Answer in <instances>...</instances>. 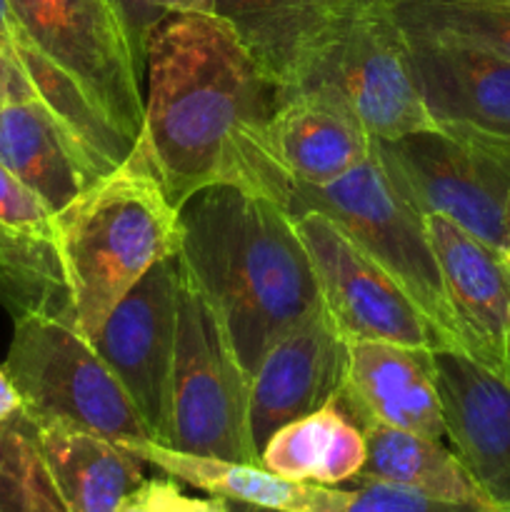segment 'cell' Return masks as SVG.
<instances>
[{
  "mask_svg": "<svg viewBox=\"0 0 510 512\" xmlns=\"http://www.w3.org/2000/svg\"><path fill=\"white\" fill-rule=\"evenodd\" d=\"M285 93L218 15H165L145 48L138 143L168 198L180 208L208 185L268 198L263 133Z\"/></svg>",
  "mask_w": 510,
  "mask_h": 512,
  "instance_id": "6da1fadb",
  "label": "cell"
},
{
  "mask_svg": "<svg viewBox=\"0 0 510 512\" xmlns=\"http://www.w3.org/2000/svg\"><path fill=\"white\" fill-rule=\"evenodd\" d=\"M178 213L180 260L253 378L265 350L323 305L293 215L238 185H208Z\"/></svg>",
  "mask_w": 510,
  "mask_h": 512,
  "instance_id": "7a4b0ae2",
  "label": "cell"
},
{
  "mask_svg": "<svg viewBox=\"0 0 510 512\" xmlns=\"http://www.w3.org/2000/svg\"><path fill=\"white\" fill-rule=\"evenodd\" d=\"M73 323L93 338L125 293L180 250V213L143 145L58 215Z\"/></svg>",
  "mask_w": 510,
  "mask_h": 512,
  "instance_id": "3957f363",
  "label": "cell"
},
{
  "mask_svg": "<svg viewBox=\"0 0 510 512\" xmlns=\"http://www.w3.org/2000/svg\"><path fill=\"white\" fill-rule=\"evenodd\" d=\"M155 443L180 453L260 465L250 433V378L218 310L180 260L178 340L163 428Z\"/></svg>",
  "mask_w": 510,
  "mask_h": 512,
  "instance_id": "277c9868",
  "label": "cell"
},
{
  "mask_svg": "<svg viewBox=\"0 0 510 512\" xmlns=\"http://www.w3.org/2000/svg\"><path fill=\"white\" fill-rule=\"evenodd\" d=\"M3 368L38 428L58 425L115 443L153 440L123 383L68 315L18 313Z\"/></svg>",
  "mask_w": 510,
  "mask_h": 512,
  "instance_id": "5b68a950",
  "label": "cell"
},
{
  "mask_svg": "<svg viewBox=\"0 0 510 512\" xmlns=\"http://www.w3.org/2000/svg\"><path fill=\"white\" fill-rule=\"evenodd\" d=\"M285 90L338 100L373 140L438 125L425 105L408 35L388 0H358L298 65Z\"/></svg>",
  "mask_w": 510,
  "mask_h": 512,
  "instance_id": "8992f818",
  "label": "cell"
},
{
  "mask_svg": "<svg viewBox=\"0 0 510 512\" xmlns=\"http://www.w3.org/2000/svg\"><path fill=\"white\" fill-rule=\"evenodd\" d=\"M373 150L420 215H440L508 255L510 138L468 123H438Z\"/></svg>",
  "mask_w": 510,
  "mask_h": 512,
  "instance_id": "52a82bcc",
  "label": "cell"
},
{
  "mask_svg": "<svg viewBox=\"0 0 510 512\" xmlns=\"http://www.w3.org/2000/svg\"><path fill=\"white\" fill-rule=\"evenodd\" d=\"M283 208L293 218L315 210L333 220L363 253L403 285L433 325L440 348L463 353L423 215L398 193L375 150L333 183L290 185Z\"/></svg>",
  "mask_w": 510,
  "mask_h": 512,
  "instance_id": "ba28073f",
  "label": "cell"
},
{
  "mask_svg": "<svg viewBox=\"0 0 510 512\" xmlns=\"http://www.w3.org/2000/svg\"><path fill=\"white\" fill-rule=\"evenodd\" d=\"M40 53L135 145L143 130V70L108 0H8Z\"/></svg>",
  "mask_w": 510,
  "mask_h": 512,
  "instance_id": "9c48e42d",
  "label": "cell"
},
{
  "mask_svg": "<svg viewBox=\"0 0 510 512\" xmlns=\"http://www.w3.org/2000/svg\"><path fill=\"white\" fill-rule=\"evenodd\" d=\"M293 220L308 250L323 308L348 343L380 340L443 350L433 325L403 285L363 253L333 220L315 210H305Z\"/></svg>",
  "mask_w": 510,
  "mask_h": 512,
  "instance_id": "30bf717a",
  "label": "cell"
},
{
  "mask_svg": "<svg viewBox=\"0 0 510 512\" xmlns=\"http://www.w3.org/2000/svg\"><path fill=\"white\" fill-rule=\"evenodd\" d=\"M180 255L155 263L93 335V345L138 408L153 440L165 418L178 340Z\"/></svg>",
  "mask_w": 510,
  "mask_h": 512,
  "instance_id": "8fae6325",
  "label": "cell"
},
{
  "mask_svg": "<svg viewBox=\"0 0 510 512\" xmlns=\"http://www.w3.org/2000/svg\"><path fill=\"white\" fill-rule=\"evenodd\" d=\"M350 343L328 310H318L280 335L250 378V433L258 453L270 435L343 393Z\"/></svg>",
  "mask_w": 510,
  "mask_h": 512,
  "instance_id": "7c38bea8",
  "label": "cell"
},
{
  "mask_svg": "<svg viewBox=\"0 0 510 512\" xmlns=\"http://www.w3.org/2000/svg\"><path fill=\"white\" fill-rule=\"evenodd\" d=\"M468 358L510 383V258L440 215H423Z\"/></svg>",
  "mask_w": 510,
  "mask_h": 512,
  "instance_id": "4fadbf2b",
  "label": "cell"
},
{
  "mask_svg": "<svg viewBox=\"0 0 510 512\" xmlns=\"http://www.w3.org/2000/svg\"><path fill=\"white\" fill-rule=\"evenodd\" d=\"M373 155V138L338 100L288 90L263 133L268 198L283 205L290 185H325Z\"/></svg>",
  "mask_w": 510,
  "mask_h": 512,
  "instance_id": "5bb4252c",
  "label": "cell"
},
{
  "mask_svg": "<svg viewBox=\"0 0 510 512\" xmlns=\"http://www.w3.org/2000/svg\"><path fill=\"white\" fill-rule=\"evenodd\" d=\"M445 438L498 512H510V383L455 350H433Z\"/></svg>",
  "mask_w": 510,
  "mask_h": 512,
  "instance_id": "9a60e30c",
  "label": "cell"
},
{
  "mask_svg": "<svg viewBox=\"0 0 510 512\" xmlns=\"http://www.w3.org/2000/svg\"><path fill=\"white\" fill-rule=\"evenodd\" d=\"M338 405L360 430L383 425L448 443L430 348L380 340L350 343Z\"/></svg>",
  "mask_w": 510,
  "mask_h": 512,
  "instance_id": "2e32d148",
  "label": "cell"
},
{
  "mask_svg": "<svg viewBox=\"0 0 510 512\" xmlns=\"http://www.w3.org/2000/svg\"><path fill=\"white\" fill-rule=\"evenodd\" d=\"M0 165L55 215L115 170L40 100L0 105Z\"/></svg>",
  "mask_w": 510,
  "mask_h": 512,
  "instance_id": "e0dca14e",
  "label": "cell"
},
{
  "mask_svg": "<svg viewBox=\"0 0 510 512\" xmlns=\"http://www.w3.org/2000/svg\"><path fill=\"white\" fill-rule=\"evenodd\" d=\"M405 35L425 105L438 123H468L510 138V60L458 40Z\"/></svg>",
  "mask_w": 510,
  "mask_h": 512,
  "instance_id": "ac0fdd59",
  "label": "cell"
},
{
  "mask_svg": "<svg viewBox=\"0 0 510 512\" xmlns=\"http://www.w3.org/2000/svg\"><path fill=\"white\" fill-rule=\"evenodd\" d=\"M0 283L18 308L68 315L58 215L0 165Z\"/></svg>",
  "mask_w": 510,
  "mask_h": 512,
  "instance_id": "d6986e66",
  "label": "cell"
},
{
  "mask_svg": "<svg viewBox=\"0 0 510 512\" xmlns=\"http://www.w3.org/2000/svg\"><path fill=\"white\" fill-rule=\"evenodd\" d=\"M120 445L168 478L203 490L208 495H218L223 500L288 512H345L348 508L350 490L315 483H293V480L270 473L263 463H235V460L180 453V450L155 443V440Z\"/></svg>",
  "mask_w": 510,
  "mask_h": 512,
  "instance_id": "ffe728a7",
  "label": "cell"
},
{
  "mask_svg": "<svg viewBox=\"0 0 510 512\" xmlns=\"http://www.w3.org/2000/svg\"><path fill=\"white\" fill-rule=\"evenodd\" d=\"M40 453L68 512H118L145 480V460L120 443L73 428H38Z\"/></svg>",
  "mask_w": 510,
  "mask_h": 512,
  "instance_id": "44dd1931",
  "label": "cell"
},
{
  "mask_svg": "<svg viewBox=\"0 0 510 512\" xmlns=\"http://www.w3.org/2000/svg\"><path fill=\"white\" fill-rule=\"evenodd\" d=\"M358 0H215L213 15L233 28L260 65L288 88L305 55Z\"/></svg>",
  "mask_w": 510,
  "mask_h": 512,
  "instance_id": "7402d4cb",
  "label": "cell"
},
{
  "mask_svg": "<svg viewBox=\"0 0 510 512\" xmlns=\"http://www.w3.org/2000/svg\"><path fill=\"white\" fill-rule=\"evenodd\" d=\"M365 455V433L338 400L275 430L260 450V460L270 473L293 483L330 488L350 483L363 468Z\"/></svg>",
  "mask_w": 510,
  "mask_h": 512,
  "instance_id": "603a6c76",
  "label": "cell"
},
{
  "mask_svg": "<svg viewBox=\"0 0 510 512\" xmlns=\"http://www.w3.org/2000/svg\"><path fill=\"white\" fill-rule=\"evenodd\" d=\"M363 433L368 455L350 483L398 485L440 500H485L445 440L383 425H370Z\"/></svg>",
  "mask_w": 510,
  "mask_h": 512,
  "instance_id": "cb8c5ba5",
  "label": "cell"
},
{
  "mask_svg": "<svg viewBox=\"0 0 510 512\" xmlns=\"http://www.w3.org/2000/svg\"><path fill=\"white\" fill-rule=\"evenodd\" d=\"M408 33L458 40L510 60V8L478 0H388Z\"/></svg>",
  "mask_w": 510,
  "mask_h": 512,
  "instance_id": "d4e9b609",
  "label": "cell"
},
{
  "mask_svg": "<svg viewBox=\"0 0 510 512\" xmlns=\"http://www.w3.org/2000/svg\"><path fill=\"white\" fill-rule=\"evenodd\" d=\"M0 512H68L25 413L0 423Z\"/></svg>",
  "mask_w": 510,
  "mask_h": 512,
  "instance_id": "484cf974",
  "label": "cell"
},
{
  "mask_svg": "<svg viewBox=\"0 0 510 512\" xmlns=\"http://www.w3.org/2000/svg\"><path fill=\"white\" fill-rule=\"evenodd\" d=\"M345 512H498L485 500H440L385 483H353Z\"/></svg>",
  "mask_w": 510,
  "mask_h": 512,
  "instance_id": "4316f807",
  "label": "cell"
},
{
  "mask_svg": "<svg viewBox=\"0 0 510 512\" xmlns=\"http://www.w3.org/2000/svg\"><path fill=\"white\" fill-rule=\"evenodd\" d=\"M108 3L113 5L125 35H128L130 50H133L145 78V48H148L150 33L170 13V0H108Z\"/></svg>",
  "mask_w": 510,
  "mask_h": 512,
  "instance_id": "83f0119b",
  "label": "cell"
},
{
  "mask_svg": "<svg viewBox=\"0 0 510 512\" xmlns=\"http://www.w3.org/2000/svg\"><path fill=\"white\" fill-rule=\"evenodd\" d=\"M135 495L148 512H228V503L223 498H188L173 478H145L135 488Z\"/></svg>",
  "mask_w": 510,
  "mask_h": 512,
  "instance_id": "f1b7e54d",
  "label": "cell"
},
{
  "mask_svg": "<svg viewBox=\"0 0 510 512\" xmlns=\"http://www.w3.org/2000/svg\"><path fill=\"white\" fill-rule=\"evenodd\" d=\"M15 100H40V95L35 85L30 83L15 50L0 40V105L15 103Z\"/></svg>",
  "mask_w": 510,
  "mask_h": 512,
  "instance_id": "f546056e",
  "label": "cell"
},
{
  "mask_svg": "<svg viewBox=\"0 0 510 512\" xmlns=\"http://www.w3.org/2000/svg\"><path fill=\"white\" fill-rule=\"evenodd\" d=\"M0 40L8 45H13V48L18 43L30 40L28 33L23 30V25H20V20L15 18V13H13V8H10L8 0H0ZM30 43H33V40H30Z\"/></svg>",
  "mask_w": 510,
  "mask_h": 512,
  "instance_id": "4dcf8cb0",
  "label": "cell"
},
{
  "mask_svg": "<svg viewBox=\"0 0 510 512\" xmlns=\"http://www.w3.org/2000/svg\"><path fill=\"white\" fill-rule=\"evenodd\" d=\"M18 413H23V403H20V395L15 390L13 380L8 378L5 368H0V423L15 418Z\"/></svg>",
  "mask_w": 510,
  "mask_h": 512,
  "instance_id": "1f68e13d",
  "label": "cell"
},
{
  "mask_svg": "<svg viewBox=\"0 0 510 512\" xmlns=\"http://www.w3.org/2000/svg\"><path fill=\"white\" fill-rule=\"evenodd\" d=\"M215 0H170V13H213Z\"/></svg>",
  "mask_w": 510,
  "mask_h": 512,
  "instance_id": "d6a6232c",
  "label": "cell"
},
{
  "mask_svg": "<svg viewBox=\"0 0 510 512\" xmlns=\"http://www.w3.org/2000/svg\"><path fill=\"white\" fill-rule=\"evenodd\" d=\"M228 503V512H288L278 508H263V505H250V503H235V500H225Z\"/></svg>",
  "mask_w": 510,
  "mask_h": 512,
  "instance_id": "836d02e7",
  "label": "cell"
},
{
  "mask_svg": "<svg viewBox=\"0 0 510 512\" xmlns=\"http://www.w3.org/2000/svg\"><path fill=\"white\" fill-rule=\"evenodd\" d=\"M118 512H148V508H145V505L140 503V498H138V495H135V490H133V493H130L128 498H125L123 503H120Z\"/></svg>",
  "mask_w": 510,
  "mask_h": 512,
  "instance_id": "e575fe53",
  "label": "cell"
},
{
  "mask_svg": "<svg viewBox=\"0 0 510 512\" xmlns=\"http://www.w3.org/2000/svg\"><path fill=\"white\" fill-rule=\"evenodd\" d=\"M478 3H488V5H500V8H510V0H478Z\"/></svg>",
  "mask_w": 510,
  "mask_h": 512,
  "instance_id": "d590c367",
  "label": "cell"
},
{
  "mask_svg": "<svg viewBox=\"0 0 510 512\" xmlns=\"http://www.w3.org/2000/svg\"><path fill=\"white\" fill-rule=\"evenodd\" d=\"M508 258H510V200H508Z\"/></svg>",
  "mask_w": 510,
  "mask_h": 512,
  "instance_id": "8d00e7d4",
  "label": "cell"
}]
</instances>
